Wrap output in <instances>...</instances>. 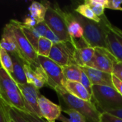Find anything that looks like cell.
<instances>
[{
	"label": "cell",
	"mask_w": 122,
	"mask_h": 122,
	"mask_svg": "<svg viewBox=\"0 0 122 122\" xmlns=\"http://www.w3.org/2000/svg\"><path fill=\"white\" fill-rule=\"evenodd\" d=\"M55 92L61 103V110L73 109L79 113L86 122H100L101 113L92 102L79 99L65 89H57Z\"/></svg>",
	"instance_id": "cell-1"
},
{
	"label": "cell",
	"mask_w": 122,
	"mask_h": 122,
	"mask_svg": "<svg viewBox=\"0 0 122 122\" xmlns=\"http://www.w3.org/2000/svg\"><path fill=\"white\" fill-rule=\"evenodd\" d=\"M92 95V102L101 114L122 109V95L114 87L93 85Z\"/></svg>",
	"instance_id": "cell-2"
},
{
	"label": "cell",
	"mask_w": 122,
	"mask_h": 122,
	"mask_svg": "<svg viewBox=\"0 0 122 122\" xmlns=\"http://www.w3.org/2000/svg\"><path fill=\"white\" fill-rule=\"evenodd\" d=\"M0 97L10 107L25 111L24 103L18 84L0 65Z\"/></svg>",
	"instance_id": "cell-3"
},
{
	"label": "cell",
	"mask_w": 122,
	"mask_h": 122,
	"mask_svg": "<svg viewBox=\"0 0 122 122\" xmlns=\"http://www.w3.org/2000/svg\"><path fill=\"white\" fill-rule=\"evenodd\" d=\"M74 14L83 28L84 35L82 39L86 46L93 48L100 47L107 49L105 34L101 23H97L87 19L75 11Z\"/></svg>",
	"instance_id": "cell-4"
},
{
	"label": "cell",
	"mask_w": 122,
	"mask_h": 122,
	"mask_svg": "<svg viewBox=\"0 0 122 122\" xmlns=\"http://www.w3.org/2000/svg\"><path fill=\"white\" fill-rule=\"evenodd\" d=\"M12 26L13 32L15 36L18 54L28 64L35 66L39 65L38 61V54L32 47L26 37L25 36L21 28V23L17 20L12 19L10 21Z\"/></svg>",
	"instance_id": "cell-5"
},
{
	"label": "cell",
	"mask_w": 122,
	"mask_h": 122,
	"mask_svg": "<svg viewBox=\"0 0 122 122\" xmlns=\"http://www.w3.org/2000/svg\"><path fill=\"white\" fill-rule=\"evenodd\" d=\"M44 21L60 41H66L73 39L68 32L65 20V12L60 8L57 6L53 7L49 4Z\"/></svg>",
	"instance_id": "cell-6"
},
{
	"label": "cell",
	"mask_w": 122,
	"mask_h": 122,
	"mask_svg": "<svg viewBox=\"0 0 122 122\" xmlns=\"http://www.w3.org/2000/svg\"><path fill=\"white\" fill-rule=\"evenodd\" d=\"M76 47V41L74 39L71 41H61L53 44L49 58L61 67L76 64L74 56Z\"/></svg>",
	"instance_id": "cell-7"
},
{
	"label": "cell",
	"mask_w": 122,
	"mask_h": 122,
	"mask_svg": "<svg viewBox=\"0 0 122 122\" xmlns=\"http://www.w3.org/2000/svg\"><path fill=\"white\" fill-rule=\"evenodd\" d=\"M38 61L46 74L47 86L54 91L57 89H65L66 80L64 76L62 67L49 57L38 56Z\"/></svg>",
	"instance_id": "cell-8"
},
{
	"label": "cell",
	"mask_w": 122,
	"mask_h": 122,
	"mask_svg": "<svg viewBox=\"0 0 122 122\" xmlns=\"http://www.w3.org/2000/svg\"><path fill=\"white\" fill-rule=\"evenodd\" d=\"M91 61L86 66L110 74L113 73L114 64L118 61L114 56L107 49L97 47Z\"/></svg>",
	"instance_id": "cell-9"
},
{
	"label": "cell",
	"mask_w": 122,
	"mask_h": 122,
	"mask_svg": "<svg viewBox=\"0 0 122 122\" xmlns=\"http://www.w3.org/2000/svg\"><path fill=\"white\" fill-rule=\"evenodd\" d=\"M18 86L23 97L25 111L42 118L38 103L39 98L41 96L39 89L33 84L28 83L25 84H18Z\"/></svg>",
	"instance_id": "cell-10"
},
{
	"label": "cell",
	"mask_w": 122,
	"mask_h": 122,
	"mask_svg": "<svg viewBox=\"0 0 122 122\" xmlns=\"http://www.w3.org/2000/svg\"><path fill=\"white\" fill-rule=\"evenodd\" d=\"M100 23L103 26L105 34L107 49L114 56L118 61L122 62V44L111 29V23L104 14L101 17Z\"/></svg>",
	"instance_id": "cell-11"
},
{
	"label": "cell",
	"mask_w": 122,
	"mask_h": 122,
	"mask_svg": "<svg viewBox=\"0 0 122 122\" xmlns=\"http://www.w3.org/2000/svg\"><path fill=\"white\" fill-rule=\"evenodd\" d=\"M24 72L28 84H33L38 89L47 85L48 79L41 65L32 66L27 63L24 65Z\"/></svg>",
	"instance_id": "cell-12"
},
{
	"label": "cell",
	"mask_w": 122,
	"mask_h": 122,
	"mask_svg": "<svg viewBox=\"0 0 122 122\" xmlns=\"http://www.w3.org/2000/svg\"><path fill=\"white\" fill-rule=\"evenodd\" d=\"M38 103L42 118L45 119L47 122H55L58 120L62 112L60 105L53 103L42 95L39 97Z\"/></svg>",
	"instance_id": "cell-13"
},
{
	"label": "cell",
	"mask_w": 122,
	"mask_h": 122,
	"mask_svg": "<svg viewBox=\"0 0 122 122\" xmlns=\"http://www.w3.org/2000/svg\"><path fill=\"white\" fill-rule=\"evenodd\" d=\"M80 68L89 77L92 85L107 86L114 87L112 81V74L88 66H80Z\"/></svg>",
	"instance_id": "cell-14"
},
{
	"label": "cell",
	"mask_w": 122,
	"mask_h": 122,
	"mask_svg": "<svg viewBox=\"0 0 122 122\" xmlns=\"http://www.w3.org/2000/svg\"><path fill=\"white\" fill-rule=\"evenodd\" d=\"M0 47L6 50L9 54H18L16 39L10 22L6 24L3 29L0 39Z\"/></svg>",
	"instance_id": "cell-15"
},
{
	"label": "cell",
	"mask_w": 122,
	"mask_h": 122,
	"mask_svg": "<svg viewBox=\"0 0 122 122\" xmlns=\"http://www.w3.org/2000/svg\"><path fill=\"white\" fill-rule=\"evenodd\" d=\"M13 61V71L10 75L17 84H25L27 83L25 72L24 65L25 62L18 54H10Z\"/></svg>",
	"instance_id": "cell-16"
},
{
	"label": "cell",
	"mask_w": 122,
	"mask_h": 122,
	"mask_svg": "<svg viewBox=\"0 0 122 122\" xmlns=\"http://www.w3.org/2000/svg\"><path fill=\"white\" fill-rule=\"evenodd\" d=\"M65 89L69 94L79 99L88 102L92 101V95L80 82L66 81L65 84Z\"/></svg>",
	"instance_id": "cell-17"
},
{
	"label": "cell",
	"mask_w": 122,
	"mask_h": 122,
	"mask_svg": "<svg viewBox=\"0 0 122 122\" xmlns=\"http://www.w3.org/2000/svg\"><path fill=\"white\" fill-rule=\"evenodd\" d=\"M65 20L68 29V32L71 39H82L84 35V30L76 19L74 13H66L65 12Z\"/></svg>",
	"instance_id": "cell-18"
},
{
	"label": "cell",
	"mask_w": 122,
	"mask_h": 122,
	"mask_svg": "<svg viewBox=\"0 0 122 122\" xmlns=\"http://www.w3.org/2000/svg\"><path fill=\"white\" fill-rule=\"evenodd\" d=\"M95 52V49L88 46L76 47L74 60L79 66H86L92 59Z\"/></svg>",
	"instance_id": "cell-19"
},
{
	"label": "cell",
	"mask_w": 122,
	"mask_h": 122,
	"mask_svg": "<svg viewBox=\"0 0 122 122\" xmlns=\"http://www.w3.org/2000/svg\"><path fill=\"white\" fill-rule=\"evenodd\" d=\"M49 4V2L33 1L29 7V16L34 19L37 24L44 21Z\"/></svg>",
	"instance_id": "cell-20"
},
{
	"label": "cell",
	"mask_w": 122,
	"mask_h": 122,
	"mask_svg": "<svg viewBox=\"0 0 122 122\" xmlns=\"http://www.w3.org/2000/svg\"><path fill=\"white\" fill-rule=\"evenodd\" d=\"M62 71L66 81L79 82L81 74L80 66L76 64H71L62 67Z\"/></svg>",
	"instance_id": "cell-21"
},
{
	"label": "cell",
	"mask_w": 122,
	"mask_h": 122,
	"mask_svg": "<svg viewBox=\"0 0 122 122\" xmlns=\"http://www.w3.org/2000/svg\"><path fill=\"white\" fill-rule=\"evenodd\" d=\"M21 28L22 29V31L24 32L25 36L32 46V47L34 49V50L36 51L37 46H38V41L40 38V36L37 34V33L34 31L33 27H28L25 25H24L22 23H21Z\"/></svg>",
	"instance_id": "cell-22"
},
{
	"label": "cell",
	"mask_w": 122,
	"mask_h": 122,
	"mask_svg": "<svg viewBox=\"0 0 122 122\" xmlns=\"http://www.w3.org/2000/svg\"><path fill=\"white\" fill-rule=\"evenodd\" d=\"M106 1L107 0H86L84 4L89 6L95 15L101 17L104 14Z\"/></svg>",
	"instance_id": "cell-23"
},
{
	"label": "cell",
	"mask_w": 122,
	"mask_h": 122,
	"mask_svg": "<svg viewBox=\"0 0 122 122\" xmlns=\"http://www.w3.org/2000/svg\"><path fill=\"white\" fill-rule=\"evenodd\" d=\"M53 43L45 37H40L38 41L36 53L38 56L49 57Z\"/></svg>",
	"instance_id": "cell-24"
},
{
	"label": "cell",
	"mask_w": 122,
	"mask_h": 122,
	"mask_svg": "<svg viewBox=\"0 0 122 122\" xmlns=\"http://www.w3.org/2000/svg\"><path fill=\"white\" fill-rule=\"evenodd\" d=\"M74 11L80 14L83 17L92 20L93 21H95L97 23H99L101 21L100 17H98L97 15H95V14L92 11V10L89 8V6H88L84 4L79 5Z\"/></svg>",
	"instance_id": "cell-25"
},
{
	"label": "cell",
	"mask_w": 122,
	"mask_h": 122,
	"mask_svg": "<svg viewBox=\"0 0 122 122\" xmlns=\"http://www.w3.org/2000/svg\"><path fill=\"white\" fill-rule=\"evenodd\" d=\"M0 65L10 75L13 71V61L11 55L4 49L0 47Z\"/></svg>",
	"instance_id": "cell-26"
},
{
	"label": "cell",
	"mask_w": 122,
	"mask_h": 122,
	"mask_svg": "<svg viewBox=\"0 0 122 122\" xmlns=\"http://www.w3.org/2000/svg\"><path fill=\"white\" fill-rule=\"evenodd\" d=\"M62 112L66 114L68 117L61 114L58 119V120L61 122H86L84 118L79 113L73 109H66L62 110Z\"/></svg>",
	"instance_id": "cell-27"
},
{
	"label": "cell",
	"mask_w": 122,
	"mask_h": 122,
	"mask_svg": "<svg viewBox=\"0 0 122 122\" xmlns=\"http://www.w3.org/2000/svg\"><path fill=\"white\" fill-rule=\"evenodd\" d=\"M9 109L10 106L0 98V122H11Z\"/></svg>",
	"instance_id": "cell-28"
},
{
	"label": "cell",
	"mask_w": 122,
	"mask_h": 122,
	"mask_svg": "<svg viewBox=\"0 0 122 122\" xmlns=\"http://www.w3.org/2000/svg\"><path fill=\"white\" fill-rule=\"evenodd\" d=\"M16 111L27 122H46L44 120H43L42 118L38 117L36 114L29 113L26 111L19 110V109H16Z\"/></svg>",
	"instance_id": "cell-29"
},
{
	"label": "cell",
	"mask_w": 122,
	"mask_h": 122,
	"mask_svg": "<svg viewBox=\"0 0 122 122\" xmlns=\"http://www.w3.org/2000/svg\"><path fill=\"white\" fill-rule=\"evenodd\" d=\"M79 82L86 89V90L92 94V84L89 79V77L86 76V74L81 70V74Z\"/></svg>",
	"instance_id": "cell-30"
},
{
	"label": "cell",
	"mask_w": 122,
	"mask_h": 122,
	"mask_svg": "<svg viewBox=\"0 0 122 122\" xmlns=\"http://www.w3.org/2000/svg\"><path fill=\"white\" fill-rule=\"evenodd\" d=\"M33 29H34V31L37 33V34L40 37H44L49 27L46 25V24L45 23V21H44L42 22L37 24L35 26L33 27Z\"/></svg>",
	"instance_id": "cell-31"
},
{
	"label": "cell",
	"mask_w": 122,
	"mask_h": 122,
	"mask_svg": "<svg viewBox=\"0 0 122 122\" xmlns=\"http://www.w3.org/2000/svg\"><path fill=\"white\" fill-rule=\"evenodd\" d=\"M122 0H107L105 4V9H110L113 10L122 11Z\"/></svg>",
	"instance_id": "cell-32"
},
{
	"label": "cell",
	"mask_w": 122,
	"mask_h": 122,
	"mask_svg": "<svg viewBox=\"0 0 122 122\" xmlns=\"http://www.w3.org/2000/svg\"><path fill=\"white\" fill-rule=\"evenodd\" d=\"M100 122H122V119L107 112H104L101 114Z\"/></svg>",
	"instance_id": "cell-33"
},
{
	"label": "cell",
	"mask_w": 122,
	"mask_h": 122,
	"mask_svg": "<svg viewBox=\"0 0 122 122\" xmlns=\"http://www.w3.org/2000/svg\"><path fill=\"white\" fill-rule=\"evenodd\" d=\"M9 114H10L11 119L14 122H27L19 114V112L16 111L15 108L10 107Z\"/></svg>",
	"instance_id": "cell-34"
},
{
	"label": "cell",
	"mask_w": 122,
	"mask_h": 122,
	"mask_svg": "<svg viewBox=\"0 0 122 122\" xmlns=\"http://www.w3.org/2000/svg\"><path fill=\"white\" fill-rule=\"evenodd\" d=\"M112 74L122 81V62L117 61L114 64Z\"/></svg>",
	"instance_id": "cell-35"
},
{
	"label": "cell",
	"mask_w": 122,
	"mask_h": 122,
	"mask_svg": "<svg viewBox=\"0 0 122 122\" xmlns=\"http://www.w3.org/2000/svg\"><path fill=\"white\" fill-rule=\"evenodd\" d=\"M44 37L46 38L47 39H49V41H51L53 43V44H56V43L61 41L60 39L56 36V34H55L49 28L48 29V30H47V31H46L45 36H44Z\"/></svg>",
	"instance_id": "cell-36"
},
{
	"label": "cell",
	"mask_w": 122,
	"mask_h": 122,
	"mask_svg": "<svg viewBox=\"0 0 122 122\" xmlns=\"http://www.w3.org/2000/svg\"><path fill=\"white\" fill-rule=\"evenodd\" d=\"M112 81H113L114 87L122 97V81L113 74H112Z\"/></svg>",
	"instance_id": "cell-37"
},
{
	"label": "cell",
	"mask_w": 122,
	"mask_h": 122,
	"mask_svg": "<svg viewBox=\"0 0 122 122\" xmlns=\"http://www.w3.org/2000/svg\"><path fill=\"white\" fill-rule=\"evenodd\" d=\"M107 113L112 114L116 117H118L119 119H122V109H115V110H110L108 111Z\"/></svg>",
	"instance_id": "cell-38"
},
{
	"label": "cell",
	"mask_w": 122,
	"mask_h": 122,
	"mask_svg": "<svg viewBox=\"0 0 122 122\" xmlns=\"http://www.w3.org/2000/svg\"><path fill=\"white\" fill-rule=\"evenodd\" d=\"M11 122H13V121H12V120H11Z\"/></svg>",
	"instance_id": "cell-39"
},
{
	"label": "cell",
	"mask_w": 122,
	"mask_h": 122,
	"mask_svg": "<svg viewBox=\"0 0 122 122\" xmlns=\"http://www.w3.org/2000/svg\"><path fill=\"white\" fill-rule=\"evenodd\" d=\"M0 98H1V97H0Z\"/></svg>",
	"instance_id": "cell-40"
}]
</instances>
